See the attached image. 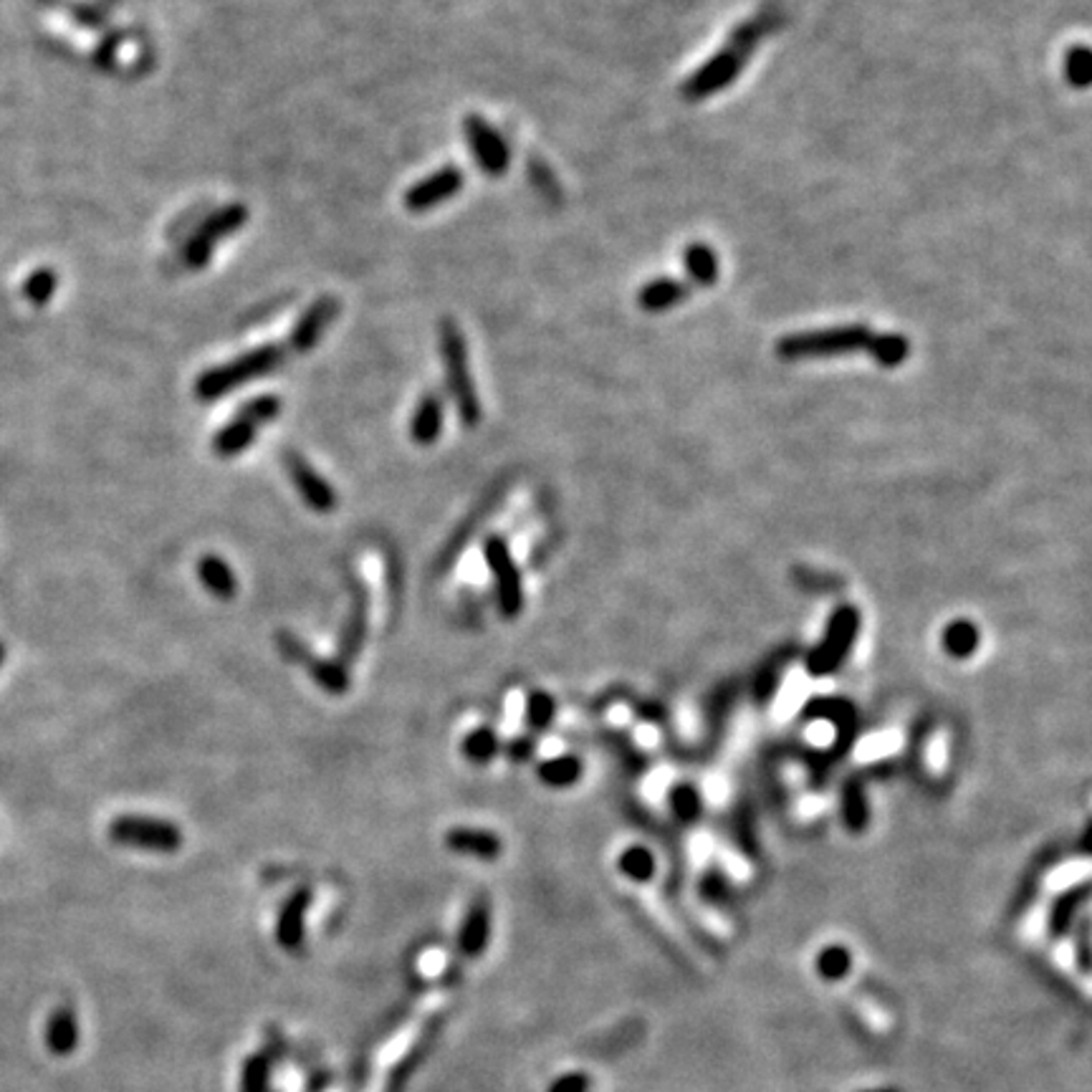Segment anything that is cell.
<instances>
[{
    "label": "cell",
    "mask_w": 1092,
    "mask_h": 1092,
    "mask_svg": "<svg viewBox=\"0 0 1092 1092\" xmlns=\"http://www.w3.org/2000/svg\"><path fill=\"white\" fill-rule=\"evenodd\" d=\"M484 559L486 564H489L493 587H496L498 613H501L506 620H514L523 609V587L516 559L514 554H511L509 544H506L504 536L491 534L489 539H486Z\"/></svg>",
    "instance_id": "52a82bcc"
},
{
    "label": "cell",
    "mask_w": 1092,
    "mask_h": 1092,
    "mask_svg": "<svg viewBox=\"0 0 1092 1092\" xmlns=\"http://www.w3.org/2000/svg\"><path fill=\"white\" fill-rule=\"evenodd\" d=\"M690 296V283L683 279H668V276H660L645 283L638 292V306L647 314H663L668 308H676L681 301H686Z\"/></svg>",
    "instance_id": "ac0fdd59"
},
{
    "label": "cell",
    "mask_w": 1092,
    "mask_h": 1092,
    "mask_svg": "<svg viewBox=\"0 0 1092 1092\" xmlns=\"http://www.w3.org/2000/svg\"><path fill=\"white\" fill-rule=\"evenodd\" d=\"M911 339L891 331V335H873L868 344V355L873 357L880 367L896 369L911 357Z\"/></svg>",
    "instance_id": "83f0119b"
},
{
    "label": "cell",
    "mask_w": 1092,
    "mask_h": 1092,
    "mask_svg": "<svg viewBox=\"0 0 1092 1092\" xmlns=\"http://www.w3.org/2000/svg\"><path fill=\"white\" fill-rule=\"evenodd\" d=\"M670 810L681 822H695L703 814V797L693 785H678L670 792Z\"/></svg>",
    "instance_id": "e575fe53"
},
{
    "label": "cell",
    "mask_w": 1092,
    "mask_h": 1092,
    "mask_svg": "<svg viewBox=\"0 0 1092 1092\" xmlns=\"http://www.w3.org/2000/svg\"><path fill=\"white\" fill-rule=\"evenodd\" d=\"M337 312H339V304H337V299H331V296H324V299L314 301V304L304 312V317L296 322L292 337H288L292 349L294 351H312L314 347H317L319 339H322V335L326 331V326H329L331 319L337 317Z\"/></svg>",
    "instance_id": "5bb4252c"
},
{
    "label": "cell",
    "mask_w": 1092,
    "mask_h": 1092,
    "mask_svg": "<svg viewBox=\"0 0 1092 1092\" xmlns=\"http://www.w3.org/2000/svg\"><path fill=\"white\" fill-rule=\"evenodd\" d=\"M875 331L868 324H842L830 329L797 331L776 342V355L781 360H822V357H842L855 351H868Z\"/></svg>",
    "instance_id": "7a4b0ae2"
},
{
    "label": "cell",
    "mask_w": 1092,
    "mask_h": 1092,
    "mask_svg": "<svg viewBox=\"0 0 1092 1092\" xmlns=\"http://www.w3.org/2000/svg\"><path fill=\"white\" fill-rule=\"evenodd\" d=\"M529 180H532L534 190L544 197L547 202H561V185L554 175L552 168L547 163H541L539 157H532L529 163Z\"/></svg>",
    "instance_id": "d590c367"
},
{
    "label": "cell",
    "mask_w": 1092,
    "mask_h": 1092,
    "mask_svg": "<svg viewBox=\"0 0 1092 1092\" xmlns=\"http://www.w3.org/2000/svg\"><path fill=\"white\" fill-rule=\"evenodd\" d=\"M592 1090V1077L587 1072H564L549 1085L547 1092H590Z\"/></svg>",
    "instance_id": "ab89813d"
},
{
    "label": "cell",
    "mask_w": 1092,
    "mask_h": 1092,
    "mask_svg": "<svg viewBox=\"0 0 1092 1092\" xmlns=\"http://www.w3.org/2000/svg\"><path fill=\"white\" fill-rule=\"evenodd\" d=\"M683 266H686L688 283L695 286H713L719 281V256L711 245L690 243L683 251Z\"/></svg>",
    "instance_id": "603a6c76"
},
{
    "label": "cell",
    "mask_w": 1092,
    "mask_h": 1092,
    "mask_svg": "<svg viewBox=\"0 0 1092 1092\" xmlns=\"http://www.w3.org/2000/svg\"><path fill=\"white\" fill-rule=\"evenodd\" d=\"M446 844L450 853L484 862L498 860L504 853L501 837L489 830H476V827H453V830H448Z\"/></svg>",
    "instance_id": "e0dca14e"
},
{
    "label": "cell",
    "mask_w": 1092,
    "mask_h": 1092,
    "mask_svg": "<svg viewBox=\"0 0 1092 1092\" xmlns=\"http://www.w3.org/2000/svg\"><path fill=\"white\" fill-rule=\"evenodd\" d=\"M461 751L468 762L480 767V764H489L496 758L498 751H501V742H498V733L491 726H478L476 731H471L463 738Z\"/></svg>",
    "instance_id": "4dcf8cb0"
},
{
    "label": "cell",
    "mask_w": 1092,
    "mask_h": 1092,
    "mask_svg": "<svg viewBox=\"0 0 1092 1092\" xmlns=\"http://www.w3.org/2000/svg\"><path fill=\"white\" fill-rule=\"evenodd\" d=\"M245 220H249V211H245L243 206H238V202H233V206H226V208H220V211H215L213 215H208V218L202 220V226L197 228L195 236L188 240V245H185V251H183L185 263H188L190 269H206L208 261H211V256H213L215 240L228 238L231 233H236L238 228H243Z\"/></svg>",
    "instance_id": "ba28073f"
},
{
    "label": "cell",
    "mask_w": 1092,
    "mask_h": 1092,
    "mask_svg": "<svg viewBox=\"0 0 1092 1092\" xmlns=\"http://www.w3.org/2000/svg\"><path fill=\"white\" fill-rule=\"evenodd\" d=\"M862 615L855 604H840L827 620L825 635L817 640V645L807 652L805 670L812 678H827L842 668L844 660L850 658L853 647L860 638Z\"/></svg>",
    "instance_id": "277c9868"
},
{
    "label": "cell",
    "mask_w": 1092,
    "mask_h": 1092,
    "mask_svg": "<svg viewBox=\"0 0 1092 1092\" xmlns=\"http://www.w3.org/2000/svg\"><path fill=\"white\" fill-rule=\"evenodd\" d=\"M582 762L575 754H564L541 762L539 769H536V776H539L541 785L552 789H566L582 779Z\"/></svg>",
    "instance_id": "d4e9b609"
},
{
    "label": "cell",
    "mask_w": 1092,
    "mask_h": 1092,
    "mask_svg": "<svg viewBox=\"0 0 1092 1092\" xmlns=\"http://www.w3.org/2000/svg\"><path fill=\"white\" fill-rule=\"evenodd\" d=\"M269 1085V1059L263 1054L251 1057L243 1067V1077H240V1090L243 1092H266Z\"/></svg>",
    "instance_id": "8d00e7d4"
},
{
    "label": "cell",
    "mask_w": 1092,
    "mask_h": 1092,
    "mask_svg": "<svg viewBox=\"0 0 1092 1092\" xmlns=\"http://www.w3.org/2000/svg\"><path fill=\"white\" fill-rule=\"evenodd\" d=\"M109 837L125 848L147 850V853L172 855L183 848L185 837L180 827L170 819L142 817V814H125L109 825Z\"/></svg>",
    "instance_id": "8992f818"
},
{
    "label": "cell",
    "mask_w": 1092,
    "mask_h": 1092,
    "mask_svg": "<svg viewBox=\"0 0 1092 1092\" xmlns=\"http://www.w3.org/2000/svg\"><path fill=\"white\" fill-rule=\"evenodd\" d=\"M728 896H731V882L724 873L711 870V873L703 875L701 880V898L711 905H724Z\"/></svg>",
    "instance_id": "74e56055"
},
{
    "label": "cell",
    "mask_w": 1092,
    "mask_h": 1092,
    "mask_svg": "<svg viewBox=\"0 0 1092 1092\" xmlns=\"http://www.w3.org/2000/svg\"><path fill=\"white\" fill-rule=\"evenodd\" d=\"M979 645H981V633H979L977 622L964 620V617H961V620L948 622V625L943 627L941 647L948 658L968 660L971 656H977Z\"/></svg>",
    "instance_id": "7402d4cb"
},
{
    "label": "cell",
    "mask_w": 1092,
    "mask_h": 1092,
    "mask_svg": "<svg viewBox=\"0 0 1092 1092\" xmlns=\"http://www.w3.org/2000/svg\"><path fill=\"white\" fill-rule=\"evenodd\" d=\"M504 751H506V756H509L514 764H523V762H529V758L536 754V742H534L532 736H516V738H511L509 744H506Z\"/></svg>",
    "instance_id": "b9f144b4"
},
{
    "label": "cell",
    "mask_w": 1092,
    "mask_h": 1092,
    "mask_svg": "<svg viewBox=\"0 0 1092 1092\" xmlns=\"http://www.w3.org/2000/svg\"><path fill=\"white\" fill-rule=\"evenodd\" d=\"M437 339H441V355L448 378V392L450 398H453L455 410H458L461 423L466 425V428H476L480 423V403L476 387H473L471 367H468L466 339H463L458 324H455L453 319H443L441 329H437Z\"/></svg>",
    "instance_id": "3957f363"
},
{
    "label": "cell",
    "mask_w": 1092,
    "mask_h": 1092,
    "mask_svg": "<svg viewBox=\"0 0 1092 1092\" xmlns=\"http://www.w3.org/2000/svg\"><path fill=\"white\" fill-rule=\"evenodd\" d=\"M840 814H842L844 827H848V832H855V835L857 832L865 830L870 822V805H868L865 787H862L857 779L844 781L842 797H840Z\"/></svg>",
    "instance_id": "cb8c5ba5"
},
{
    "label": "cell",
    "mask_w": 1092,
    "mask_h": 1092,
    "mask_svg": "<svg viewBox=\"0 0 1092 1092\" xmlns=\"http://www.w3.org/2000/svg\"><path fill=\"white\" fill-rule=\"evenodd\" d=\"M79 1045V1022L71 1007L53 1009L46 1022V1047L57 1057H69Z\"/></svg>",
    "instance_id": "d6986e66"
},
{
    "label": "cell",
    "mask_w": 1092,
    "mask_h": 1092,
    "mask_svg": "<svg viewBox=\"0 0 1092 1092\" xmlns=\"http://www.w3.org/2000/svg\"><path fill=\"white\" fill-rule=\"evenodd\" d=\"M197 579L218 600H233L238 592V579L233 575V570L228 566L226 559L215 557V554L197 559Z\"/></svg>",
    "instance_id": "44dd1931"
},
{
    "label": "cell",
    "mask_w": 1092,
    "mask_h": 1092,
    "mask_svg": "<svg viewBox=\"0 0 1092 1092\" xmlns=\"http://www.w3.org/2000/svg\"><path fill=\"white\" fill-rule=\"evenodd\" d=\"M491 923L493 916L489 898L473 900L471 908L466 911V918H463L458 934V951L466 956V959H478V956L489 948Z\"/></svg>",
    "instance_id": "9a60e30c"
},
{
    "label": "cell",
    "mask_w": 1092,
    "mask_h": 1092,
    "mask_svg": "<svg viewBox=\"0 0 1092 1092\" xmlns=\"http://www.w3.org/2000/svg\"><path fill=\"white\" fill-rule=\"evenodd\" d=\"M1090 900V880H1079L1075 885L1065 887L1059 896L1052 898L1050 911H1047V939L1050 941H1063L1065 936H1070V930L1075 928V921L1079 911L1088 905Z\"/></svg>",
    "instance_id": "7c38bea8"
},
{
    "label": "cell",
    "mask_w": 1092,
    "mask_h": 1092,
    "mask_svg": "<svg viewBox=\"0 0 1092 1092\" xmlns=\"http://www.w3.org/2000/svg\"><path fill=\"white\" fill-rule=\"evenodd\" d=\"M781 16L774 10H764L754 18H746L744 23H738L736 28L728 36L726 46L719 48L711 59L703 61L681 86V97L686 102H703V99L719 94L738 79V73L746 69L751 53L756 51V46L762 39H767L769 34H774L781 26Z\"/></svg>",
    "instance_id": "6da1fadb"
},
{
    "label": "cell",
    "mask_w": 1092,
    "mask_h": 1092,
    "mask_svg": "<svg viewBox=\"0 0 1092 1092\" xmlns=\"http://www.w3.org/2000/svg\"><path fill=\"white\" fill-rule=\"evenodd\" d=\"M367 590L364 584H355V600H351V609L347 622H344L342 638L337 645V660L342 665H351L360 658L364 638H367Z\"/></svg>",
    "instance_id": "2e32d148"
},
{
    "label": "cell",
    "mask_w": 1092,
    "mask_h": 1092,
    "mask_svg": "<svg viewBox=\"0 0 1092 1092\" xmlns=\"http://www.w3.org/2000/svg\"><path fill=\"white\" fill-rule=\"evenodd\" d=\"M3 658H5V647L0 645V663H3Z\"/></svg>",
    "instance_id": "f6af8a7d"
},
{
    "label": "cell",
    "mask_w": 1092,
    "mask_h": 1092,
    "mask_svg": "<svg viewBox=\"0 0 1092 1092\" xmlns=\"http://www.w3.org/2000/svg\"><path fill=\"white\" fill-rule=\"evenodd\" d=\"M443 433V400L437 394H425L417 403L410 421V437L417 446H433Z\"/></svg>",
    "instance_id": "ffe728a7"
},
{
    "label": "cell",
    "mask_w": 1092,
    "mask_h": 1092,
    "mask_svg": "<svg viewBox=\"0 0 1092 1092\" xmlns=\"http://www.w3.org/2000/svg\"><path fill=\"white\" fill-rule=\"evenodd\" d=\"M557 719V701L544 690H532L527 699V724L534 731H547Z\"/></svg>",
    "instance_id": "d6a6232c"
},
{
    "label": "cell",
    "mask_w": 1092,
    "mask_h": 1092,
    "mask_svg": "<svg viewBox=\"0 0 1092 1092\" xmlns=\"http://www.w3.org/2000/svg\"><path fill=\"white\" fill-rule=\"evenodd\" d=\"M256 430L258 428H253L251 423L240 421V417H233L231 423L223 425V428L213 435L215 455H220V458H233V455H240L243 450L251 448L253 437H256Z\"/></svg>",
    "instance_id": "4316f807"
},
{
    "label": "cell",
    "mask_w": 1092,
    "mask_h": 1092,
    "mask_svg": "<svg viewBox=\"0 0 1092 1092\" xmlns=\"http://www.w3.org/2000/svg\"><path fill=\"white\" fill-rule=\"evenodd\" d=\"M617 870H620L627 880L643 885V882H650L652 878H656L658 862H656V855H652L647 848H643V844H633V848L622 850V855L617 857Z\"/></svg>",
    "instance_id": "f546056e"
},
{
    "label": "cell",
    "mask_w": 1092,
    "mask_h": 1092,
    "mask_svg": "<svg viewBox=\"0 0 1092 1092\" xmlns=\"http://www.w3.org/2000/svg\"><path fill=\"white\" fill-rule=\"evenodd\" d=\"M276 640H279V650H281V656L286 658V660H292V663L306 665V660L312 658V652L306 650V645L301 643L299 638H294V635L281 633L279 638H276Z\"/></svg>",
    "instance_id": "60d3db41"
},
{
    "label": "cell",
    "mask_w": 1092,
    "mask_h": 1092,
    "mask_svg": "<svg viewBox=\"0 0 1092 1092\" xmlns=\"http://www.w3.org/2000/svg\"><path fill=\"white\" fill-rule=\"evenodd\" d=\"M1077 966L1083 973H1090V921L1083 918L1077 930Z\"/></svg>",
    "instance_id": "7bdbcfd3"
},
{
    "label": "cell",
    "mask_w": 1092,
    "mask_h": 1092,
    "mask_svg": "<svg viewBox=\"0 0 1092 1092\" xmlns=\"http://www.w3.org/2000/svg\"><path fill=\"white\" fill-rule=\"evenodd\" d=\"M53 292H57V276L46 269L36 271V274L26 281V296L39 306L46 304V301L51 299Z\"/></svg>",
    "instance_id": "f35d334b"
},
{
    "label": "cell",
    "mask_w": 1092,
    "mask_h": 1092,
    "mask_svg": "<svg viewBox=\"0 0 1092 1092\" xmlns=\"http://www.w3.org/2000/svg\"><path fill=\"white\" fill-rule=\"evenodd\" d=\"M281 360H283V349L276 347V344H266V347L253 349V351H249V355L238 357V360L220 364V367H213V369H208V372H202L200 378L195 380V398L208 400V403H211V400L226 398V394L238 390V387L245 385V382L274 372V369L281 364Z\"/></svg>",
    "instance_id": "5b68a950"
},
{
    "label": "cell",
    "mask_w": 1092,
    "mask_h": 1092,
    "mask_svg": "<svg viewBox=\"0 0 1092 1092\" xmlns=\"http://www.w3.org/2000/svg\"><path fill=\"white\" fill-rule=\"evenodd\" d=\"M1090 69H1092V57L1090 48L1085 43L1067 48L1065 53V79L1067 84L1075 86V89H1085L1090 84Z\"/></svg>",
    "instance_id": "836d02e7"
},
{
    "label": "cell",
    "mask_w": 1092,
    "mask_h": 1092,
    "mask_svg": "<svg viewBox=\"0 0 1092 1092\" xmlns=\"http://www.w3.org/2000/svg\"><path fill=\"white\" fill-rule=\"evenodd\" d=\"M312 898L314 896L308 887H299V891H294L292 896L283 900L279 918H276V941L286 951H296L304 943L306 913L308 905H312Z\"/></svg>",
    "instance_id": "4fadbf2b"
},
{
    "label": "cell",
    "mask_w": 1092,
    "mask_h": 1092,
    "mask_svg": "<svg viewBox=\"0 0 1092 1092\" xmlns=\"http://www.w3.org/2000/svg\"><path fill=\"white\" fill-rule=\"evenodd\" d=\"M853 951H850L848 946H842V943H830V946H825L822 951L817 954V959H814L817 977L822 981H830V984L848 979L850 971H853Z\"/></svg>",
    "instance_id": "f1b7e54d"
},
{
    "label": "cell",
    "mask_w": 1092,
    "mask_h": 1092,
    "mask_svg": "<svg viewBox=\"0 0 1092 1092\" xmlns=\"http://www.w3.org/2000/svg\"><path fill=\"white\" fill-rule=\"evenodd\" d=\"M304 668L312 676V681L319 688L326 690L331 695H344L349 690V670L347 665H342L339 660H324V658H308Z\"/></svg>",
    "instance_id": "484cf974"
},
{
    "label": "cell",
    "mask_w": 1092,
    "mask_h": 1092,
    "mask_svg": "<svg viewBox=\"0 0 1092 1092\" xmlns=\"http://www.w3.org/2000/svg\"><path fill=\"white\" fill-rule=\"evenodd\" d=\"M286 473L292 478L296 493L304 498L306 506L317 514H331L337 509V493L331 489V484L324 476H319L312 468L304 455L299 453H286Z\"/></svg>",
    "instance_id": "30bf717a"
},
{
    "label": "cell",
    "mask_w": 1092,
    "mask_h": 1092,
    "mask_svg": "<svg viewBox=\"0 0 1092 1092\" xmlns=\"http://www.w3.org/2000/svg\"><path fill=\"white\" fill-rule=\"evenodd\" d=\"M279 412H281L279 398H274V394H261V398H253L245 405H240L236 417L251 423L253 428H261V425L276 421Z\"/></svg>",
    "instance_id": "1f68e13d"
},
{
    "label": "cell",
    "mask_w": 1092,
    "mask_h": 1092,
    "mask_svg": "<svg viewBox=\"0 0 1092 1092\" xmlns=\"http://www.w3.org/2000/svg\"><path fill=\"white\" fill-rule=\"evenodd\" d=\"M463 132H466L468 147H471L476 165L486 175L501 177L511 165V150L501 134L493 129L489 122L480 120L478 114H471L463 120Z\"/></svg>",
    "instance_id": "9c48e42d"
},
{
    "label": "cell",
    "mask_w": 1092,
    "mask_h": 1092,
    "mask_svg": "<svg viewBox=\"0 0 1092 1092\" xmlns=\"http://www.w3.org/2000/svg\"><path fill=\"white\" fill-rule=\"evenodd\" d=\"M860 1092H903L900 1088H873V1090H860Z\"/></svg>",
    "instance_id": "ee69618b"
},
{
    "label": "cell",
    "mask_w": 1092,
    "mask_h": 1092,
    "mask_svg": "<svg viewBox=\"0 0 1092 1092\" xmlns=\"http://www.w3.org/2000/svg\"><path fill=\"white\" fill-rule=\"evenodd\" d=\"M461 188H463V172L458 168H453V165H448V168L435 170L433 175H428L425 180L412 185V188L405 193V208L410 213L433 211V208L441 206V202L450 200V197L458 193Z\"/></svg>",
    "instance_id": "8fae6325"
}]
</instances>
